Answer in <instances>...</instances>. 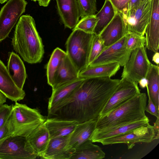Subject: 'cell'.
Instances as JSON below:
<instances>
[{
  "instance_id": "6da1fadb",
  "label": "cell",
  "mask_w": 159,
  "mask_h": 159,
  "mask_svg": "<svg viewBox=\"0 0 159 159\" xmlns=\"http://www.w3.org/2000/svg\"><path fill=\"white\" fill-rule=\"evenodd\" d=\"M120 80L109 77L85 78L69 97L48 111L47 118L75 121L79 123L97 120Z\"/></svg>"
},
{
  "instance_id": "7a4b0ae2",
  "label": "cell",
  "mask_w": 159,
  "mask_h": 159,
  "mask_svg": "<svg viewBox=\"0 0 159 159\" xmlns=\"http://www.w3.org/2000/svg\"><path fill=\"white\" fill-rule=\"evenodd\" d=\"M11 43L14 50L25 61L32 64L42 61L44 46L34 19L30 15L20 17L15 27Z\"/></svg>"
},
{
  "instance_id": "3957f363",
  "label": "cell",
  "mask_w": 159,
  "mask_h": 159,
  "mask_svg": "<svg viewBox=\"0 0 159 159\" xmlns=\"http://www.w3.org/2000/svg\"><path fill=\"white\" fill-rule=\"evenodd\" d=\"M147 97L140 93L119 107L96 120L95 130H110L122 125L146 119Z\"/></svg>"
},
{
  "instance_id": "277c9868",
  "label": "cell",
  "mask_w": 159,
  "mask_h": 159,
  "mask_svg": "<svg viewBox=\"0 0 159 159\" xmlns=\"http://www.w3.org/2000/svg\"><path fill=\"white\" fill-rule=\"evenodd\" d=\"M12 106L9 118L11 136L26 137L46 119L39 110L25 104L16 102Z\"/></svg>"
},
{
  "instance_id": "5b68a950",
  "label": "cell",
  "mask_w": 159,
  "mask_h": 159,
  "mask_svg": "<svg viewBox=\"0 0 159 159\" xmlns=\"http://www.w3.org/2000/svg\"><path fill=\"white\" fill-rule=\"evenodd\" d=\"M66 42L67 55L79 73L89 66V59L93 34L75 30Z\"/></svg>"
},
{
  "instance_id": "8992f818",
  "label": "cell",
  "mask_w": 159,
  "mask_h": 159,
  "mask_svg": "<svg viewBox=\"0 0 159 159\" xmlns=\"http://www.w3.org/2000/svg\"><path fill=\"white\" fill-rule=\"evenodd\" d=\"M152 0H145L139 6L127 9L122 13L127 34L144 36L150 20Z\"/></svg>"
},
{
  "instance_id": "52a82bcc",
  "label": "cell",
  "mask_w": 159,
  "mask_h": 159,
  "mask_svg": "<svg viewBox=\"0 0 159 159\" xmlns=\"http://www.w3.org/2000/svg\"><path fill=\"white\" fill-rule=\"evenodd\" d=\"M145 46L131 52L128 60L123 66L121 78H126L138 84L141 79L146 78L152 64L148 57Z\"/></svg>"
},
{
  "instance_id": "ba28073f",
  "label": "cell",
  "mask_w": 159,
  "mask_h": 159,
  "mask_svg": "<svg viewBox=\"0 0 159 159\" xmlns=\"http://www.w3.org/2000/svg\"><path fill=\"white\" fill-rule=\"evenodd\" d=\"M27 4L25 0H8L0 11V42L9 35Z\"/></svg>"
},
{
  "instance_id": "9c48e42d",
  "label": "cell",
  "mask_w": 159,
  "mask_h": 159,
  "mask_svg": "<svg viewBox=\"0 0 159 159\" xmlns=\"http://www.w3.org/2000/svg\"><path fill=\"white\" fill-rule=\"evenodd\" d=\"M38 157L25 137L10 136L0 145V159H34Z\"/></svg>"
},
{
  "instance_id": "30bf717a",
  "label": "cell",
  "mask_w": 159,
  "mask_h": 159,
  "mask_svg": "<svg viewBox=\"0 0 159 159\" xmlns=\"http://www.w3.org/2000/svg\"><path fill=\"white\" fill-rule=\"evenodd\" d=\"M158 135L153 127L150 124L136 128L120 136L105 139L99 143L103 145L118 143H125L129 149H132L136 143H148L158 139Z\"/></svg>"
},
{
  "instance_id": "8fae6325",
  "label": "cell",
  "mask_w": 159,
  "mask_h": 159,
  "mask_svg": "<svg viewBox=\"0 0 159 159\" xmlns=\"http://www.w3.org/2000/svg\"><path fill=\"white\" fill-rule=\"evenodd\" d=\"M127 38V34L116 43L106 48L89 66L116 63L123 66L128 60L132 52L126 48Z\"/></svg>"
},
{
  "instance_id": "7c38bea8",
  "label": "cell",
  "mask_w": 159,
  "mask_h": 159,
  "mask_svg": "<svg viewBox=\"0 0 159 159\" xmlns=\"http://www.w3.org/2000/svg\"><path fill=\"white\" fill-rule=\"evenodd\" d=\"M140 93L138 83L126 78H122L117 88L101 112L99 117L119 107Z\"/></svg>"
},
{
  "instance_id": "4fadbf2b",
  "label": "cell",
  "mask_w": 159,
  "mask_h": 159,
  "mask_svg": "<svg viewBox=\"0 0 159 159\" xmlns=\"http://www.w3.org/2000/svg\"><path fill=\"white\" fill-rule=\"evenodd\" d=\"M145 46L154 52L159 47V0H152L151 16L145 32Z\"/></svg>"
},
{
  "instance_id": "5bb4252c",
  "label": "cell",
  "mask_w": 159,
  "mask_h": 159,
  "mask_svg": "<svg viewBox=\"0 0 159 159\" xmlns=\"http://www.w3.org/2000/svg\"><path fill=\"white\" fill-rule=\"evenodd\" d=\"M126 34L122 13L116 11L112 19L99 35L106 48L116 43Z\"/></svg>"
},
{
  "instance_id": "9a60e30c",
  "label": "cell",
  "mask_w": 159,
  "mask_h": 159,
  "mask_svg": "<svg viewBox=\"0 0 159 159\" xmlns=\"http://www.w3.org/2000/svg\"><path fill=\"white\" fill-rule=\"evenodd\" d=\"M0 91L7 98L16 102L24 99L25 93L13 81L8 70L0 59Z\"/></svg>"
},
{
  "instance_id": "2e32d148",
  "label": "cell",
  "mask_w": 159,
  "mask_h": 159,
  "mask_svg": "<svg viewBox=\"0 0 159 159\" xmlns=\"http://www.w3.org/2000/svg\"><path fill=\"white\" fill-rule=\"evenodd\" d=\"M61 20L65 27L72 30L80 17L77 0H56Z\"/></svg>"
},
{
  "instance_id": "e0dca14e",
  "label": "cell",
  "mask_w": 159,
  "mask_h": 159,
  "mask_svg": "<svg viewBox=\"0 0 159 159\" xmlns=\"http://www.w3.org/2000/svg\"><path fill=\"white\" fill-rule=\"evenodd\" d=\"M96 120L78 124L69 136L66 148L75 149L85 141L89 140L95 129Z\"/></svg>"
},
{
  "instance_id": "ac0fdd59",
  "label": "cell",
  "mask_w": 159,
  "mask_h": 159,
  "mask_svg": "<svg viewBox=\"0 0 159 159\" xmlns=\"http://www.w3.org/2000/svg\"><path fill=\"white\" fill-rule=\"evenodd\" d=\"M69 136L51 139L46 150L40 158L70 159L75 150H67L66 148Z\"/></svg>"
},
{
  "instance_id": "d6986e66",
  "label": "cell",
  "mask_w": 159,
  "mask_h": 159,
  "mask_svg": "<svg viewBox=\"0 0 159 159\" xmlns=\"http://www.w3.org/2000/svg\"><path fill=\"white\" fill-rule=\"evenodd\" d=\"M26 138L34 152L40 157L46 150L51 139L44 122L37 127Z\"/></svg>"
},
{
  "instance_id": "ffe728a7",
  "label": "cell",
  "mask_w": 159,
  "mask_h": 159,
  "mask_svg": "<svg viewBox=\"0 0 159 159\" xmlns=\"http://www.w3.org/2000/svg\"><path fill=\"white\" fill-rule=\"evenodd\" d=\"M149 122L148 118L108 130L98 131L94 130L89 140L93 143H99L101 140L122 135L138 128L147 125L149 124Z\"/></svg>"
},
{
  "instance_id": "44dd1931",
  "label": "cell",
  "mask_w": 159,
  "mask_h": 159,
  "mask_svg": "<svg viewBox=\"0 0 159 159\" xmlns=\"http://www.w3.org/2000/svg\"><path fill=\"white\" fill-rule=\"evenodd\" d=\"M79 72L66 55L52 85V91L78 78Z\"/></svg>"
},
{
  "instance_id": "7402d4cb",
  "label": "cell",
  "mask_w": 159,
  "mask_h": 159,
  "mask_svg": "<svg viewBox=\"0 0 159 159\" xmlns=\"http://www.w3.org/2000/svg\"><path fill=\"white\" fill-rule=\"evenodd\" d=\"M84 79L79 77L52 90L49 99L48 111L52 109L69 97L80 86Z\"/></svg>"
},
{
  "instance_id": "603a6c76",
  "label": "cell",
  "mask_w": 159,
  "mask_h": 159,
  "mask_svg": "<svg viewBox=\"0 0 159 159\" xmlns=\"http://www.w3.org/2000/svg\"><path fill=\"white\" fill-rule=\"evenodd\" d=\"M7 67L15 84L23 89L27 77L26 69L20 57L14 52L10 53Z\"/></svg>"
},
{
  "instance_id": "cb8c5ba5",
  "label": "cell",
  "mask_w": 159,
  "mask_h": 159,
  "mask_svg": "<svg viewBox=\"0 0 159 159\" xmlns=\"http://www.w3.org/2000/svg\"><path fill=\"white\" fill-rule=\"evenodd\" d=\"M44 123L49 132L51 139L69 136L79 124L75 121L52 118H47Z\"/></svg>"
},
{
  "instance_id": "d4e9b609",
  "label": "cell",
  "mask_w": 159,
  "mask_h": 159,
  "mask_svg": "<svg viewBox=\"0 0 159 159\" xmlns=\"http://www.w3.org/2000/svg\"><path fill=\"white\" fill-rule=\"evenodd\" d=\"M88 140L75 149L70 159H102L105 153L98 146Z\"/></svg>"
},
{
  "instance_id": "484cf974",
  "label": "cell",
  "mask_w": 159,
  "mask_h": 159,
  "mask_svg": "<svg viewBox=\"0 0 159 159\" xmlns=\"http://www.w3.org/2000/svg\"><path fill=\"white\" fill-rule=\"evenodd\" d=\"M120 67L116 63L94 66H88L79 73V77L82 78L93 77H111L115 75Z\"/></svg>"
},
{
  "instance_id": "4316f807",
  "label": "cell",
  "mask_w": 159,
  "mask_h": 159,
  "mask_svg": "<svg viewBox=\"0 0 159 159\" xmlns=\"http://www.w3.org/2000/svg\"><path fill=\"white\" fill-rule=\"evenodd\" d=\"M148 94L159 111V70L158 65L152 64L146 77Z\"/></svg>"
},
{
  "instance_id": "83f0119b",
  "label": "cell",
  "mask_w": 159,
  "mask_h": 159,
  "mask_svg": "<svg viewBox=\"0 0 159 159\" xmlns=\"http://www.w3.org/2000/svg\"><path fill=\"white\" fill-rule=\"evenodd\" d=\"M116 11L108 0H105L100 10L95 14L98 21L93 31V34L99 35L111 22Z\"/></svg>"
},
{
  "instance_id": "f1b7e54d",
  "label": "cell",
  "mask_w": 159,
  "mask_h": 159,
  "mask_svg": "<svg viewBox=\"0 0 159 159\" xmlns=\"http://www.w3.org/2000/svg\"><path fill=\"white\" fill-rule=\"evenodd\" d=\"M66 55V52L58 47L52 52L46 68L48 83L51 86Z\"/></svg>"
},
{
  "instance_id": "f546056e",
  "label": "cell",
  "mask_w": 159,
  "mask_h": 159,
  "mask_svg": "<svg viewBox=\"0 0 159 159\" xmlns=\"http://www.w3.org/2000/svg\"><path fill=\"white\" fill-rule=\"evenodd\" d=\"M98 21V19L95 14L85 16L79 20L73 30H79L86 33L93 34Z\"/></svg>"
},
{
  "instance_id": "4dcf8cb0",
  "label": "cell",
  "mask_w": 159,
  "mask_h": 159,
  "mask_svg": "<svg viewBox=\"0 0 159 159\" xmlns=\"http://www.w3.org/2000/svg\"><path fill=\"white\" fill-rule=\"evenodd\" d=\"M106 48L103 41L100 35L94 34L90 48L89 59V64L101 53Z\"/></svg>"
},
{
  "instance_id": "1f68e13d",
  "label": "cell",
  "mask_w": 159,
  "mask_h": 159,
  "mask_svg": "<svg viewBox=\"0 0 159 159\" xmlns=\"http://www.w3.org/2000/svg\"><path fill=\"white\" fill-rule=\"evenodd\" d=\"M80 16H85L95 14L97 11L96 0H77Z\"/></svg>"
},
{
  "instance_id": "d6a6232c",
  "label": "cell",
  "mask_w": 159,
  "mask_h": 159,
  "mask_svg": "<svg viewBox=\"0 0 159 159\" xmlns=\"http://www.w3.org/2000/svg\"><path fill=\"white\" fill-rule=\"evenodd\" d=\"M127 34L126 47L129 51L132 52L137 48L145 46V37L132 33Z\"/></svg>"
},
{
  "instance_id": "836d02e7",
  "label": "cell",
  "mask_w": 159,
  "mask_h": 159,
  "mask_svg": "<svg viewBox=\"0 0 159 159\" xmlns=\"http://www.w3.org/2000/svg\"><path fill=\"white\" fill-rule=\"evenodd\" d=\"M12 105L3 104L0 106V128L8 121L12 110Z\"/></svg>"
},
{
  "instance_id": "e575fe53",
  "label": "cell",
  "mask_w": 159,
  "mask_h": 159,
  "mask_svg": "<svg viewBox=\"0 0 159 159\" xmlns=\"http://www.w3.org/2000/svg\"><path fill=\"white\" fill-rule=\"evenodd\" d=\"M117 11L122 13L127 9L129 0H108Z\"/></svg>"
},
{
  "instance_id": "d590c367",
  "label": "cell",
  "mask_w": 159,
  "mask_h": 159,
  "mask_svg": "<svg viewBox=\"0 0 159 159\" xmlns=\"http://www.w3.org/2000/svg\"><path fill=\"white\" fill-rule=\"evenodd\" d=\"M11 135L9 119L7 122L0 128V145L6 139L11 136Z\"/></svg>"
},
{
  "instance_id": "8d00e7d4",
  "label": "cell",
  "mask_w": 159,
  "mask_h": 159,
  "mask_svg": "<svg viewBox=\"0 0 159 159\" xmlns=\"http://www.w3.org/2000/svg\"><path fill=\"white\" fill-rule=\"evenodd\" d=\"M148 103L146 107L145 111L157 118L159 117V111L157 110L149 95L148 94Z\"/></svg>"
},
{
  "instance_id": "74e56055",
  "label": "cell",
  "mask_w": 159,
  "mask_h": 159,
  "mask_svg": "<svg viewBox=\"0 0 159 159\" xmlns=\"http://www.w3.org/2000/svg\"><path fill=\"white\" fill-rule=\"evenodd\" d=\"M145 0H129L127 9L137 7Z\"/></svg>"
},
{
  "instance_id": "f35d334b",
  "label": "cell",
  "mask_w": 159,
  "mask_h": 159,
  "mask_svg": "<svg viewBox=\"0 0 159 159\" xmlns=\"http://www.w3.org/2000/svg\"><path fill=\"white\" fill-rule=\"evenodd\" d=\"M139 86L142 89L145 88L148 85V80L146 78L141 79L138 82Z\"/></svg>"
},
{
  "instance_id": "ab89813d",
  "label": "cell",
  "mask_w": 159,
  "mask_h": 159,
  "mask_svg": "<svg viewBox=\"0 0 159 159\" xmlns=\"http://www.w3.org/2000/svg\"><path fill=\"white\" fill-rule=\"evenodd\" d=\"M154 53L152 57V61L158 65L159 63V53L158 52Z\"/></svg>"
},
{
  "instance_id": "60d3db41",
  "label": "cell",
  "mask_w": 159,
  "mask_h": 159,
  "mask_svg": "<svg viewBox=\"0 0 159 159\" xmlns=\"http://www.w3.org/2000/svg\"><path fill=\"white\" fill-rule=\"evenodd\" d=\"M51 0H38L39 5L44 7L48 6Z\"/></svg>"
},
{
  "instance_id": "b9f144b4",
  "label": "cell",
  "mask_w": 159,
  "mask_h": 159,
  "mask_svg": "<svg viewBox=\"0 0 159 159\" xmlns=\"http://www.w3.org/2000/svg\"><path fill=\"white\" fill-rule=\"evenodd\" d=\"M7 98V97L0 91V106L6 102Z\"/></svg>"
},
{
  "instance_id": "7bdbcfd3",
  "label": "cell",
  "mask_w": 159,
  "mask_h": 159,
  "mask_svg": "<svg viewBox=\"0 0 159 159\" xmlns=\"http://www.w3.org/2000/svg\"><path fill=\"white\" fill-rule=\"evenodd\" d=\"M8 0H0V3L3 4Z\"/></svg>"
}]
</instances>
